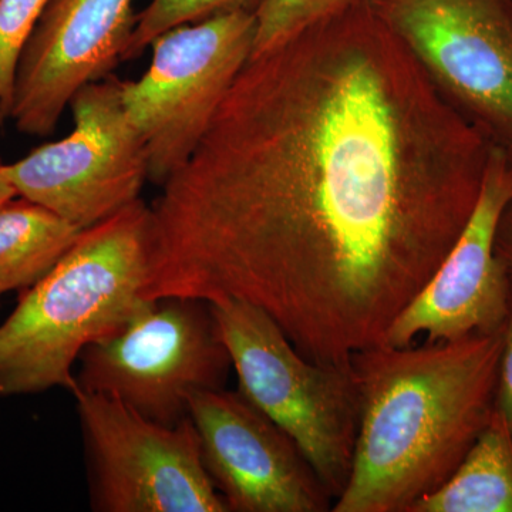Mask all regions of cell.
Returning <instances> with one entry per match:
<instances>
[{
	"label": "cell",
	"instance_id": "obj_9",
	"mask_svg": "<svg viewBox=\"0 0 512 512\" xmlns=\"http://www.w3.org/2000/svg\"><path fill=\"white\" fill-rule=\"evenodd\" d=\"M437 90L495 144L512 141V0H369Z\"/></svg>",
	"mask_w": 512,
	"mask_h": 512
},
{
	"label": "cell",
	"instance_id": "obj_21",
	"mask_svg": "<svg viewBox=\"0 0 512 512\" xmlns=\"http://www.w3.org/2000/svg\"><path fill=\"white\" fill-rule=\"evenodd\" d=\"M505 158H507V167L508 173H510L511 183H512V141L511 143L505 144Z\"/></svg>",
	"mask_w": 512,
	"mask_h": 512
},
{
	"label": "cell",
	"instance_id": "obj_15",
	"mask_svg": "<svg viewBox=\"0 0 512 512\" xmlns=\"http://www.w3.org/2000/svg\"><path fill=\"white\" fill-rule=\"evenodd\" d=\"M262 0H151L140 15L128 40L123 62L138 59L158 36L178 26L202 22L238 12H255Z\"/></svg>",
	"mask_w": 512,
	"mask_h": 512
},
{
	"label": "cell",
	"instance_id": "obj_16",
	"mask_svg": "<svg viewBox=\"0 0 512 512\" xmlns=\"http://www.w3.org/2000/svg\"><path fill=\"white\" fill-rule=\"evenodd\" d=\"M359 2L366 0H262L255 10L252 56L281 45L320 20Z\"/></svg>",
	"mask_w": 512,
	"mask_h": 512
},
{
	"label": "cell",
	"instance_id": "obj_18",
	"mask_svg": "<svg viewBox=\"0 0 512 512\" xmlns=\"http://www.w3.org/2000/svg\"><path fill=\"white\" fill-rule=\"evenodd\" d=\"M495 406H497V412L504 417L512 431V276L510 308H508V316L504 326L503 353H501Z\"/></svg>",
	"mask_w": 512,
	"mask_h": 512
},
{
	"label": "cell",
	"instance_id": "obj_12",
	"mask_svg": "<svg viewBox=\"0 0 512 512\" xmlns=\"http://www.w3.org/2000/svg\"><path fill=\"white\" fill-rule=\"evenodd\" d=\"M133 0H49L20 56L9 119L28 136L56 130L74 94L123 62Z\"/></svg>",
	"mask_w": 512,
	"mask_h": 512
},
{
	"label": "cell",
	"instance_id": "obj_19",
	"mask_svg": "<svg viewBox=\"0 0 512 512\" xmlns=\"http://www.w3.org/2000/svg\"><path fill=\"white\" fill-rule=\"evenodd\" d=\"M495 251L512 271V201L505 207L495 232Z\"/></svg>",
	"mask_w": 512,
	"mask_h": 512
},
{
	"label": "cell",
	"instance_id": "obj_10",
	"mask_svg": "<svg viewBox=\"0 0 512 512\" xmlns=\"http://www.w3.org/2000/svg\"><path fill=\"white\" fill-rule=\"evenodd\" d=\"M188 416L228 511L325 512L330 495L298 446L239 392L192 394Z\"/></svg>",
	"mask_w": 512,
	"mask_h": 512
},
{
	"label": "cell",
	"instance_id": "obj_7",
	"mask_svg": "<svg viewBox=\"0 0 512 512\" xmlns=\"http://www.w3.org/2000/svg\"><path fill=\"white\" fill-rule=\"evenodd\" d=\"M69 107L70 134L6 164V173L18 197L86 229L140 200L148 156L124 104L123 80L86 84Z\"/></svg>",
	"mask_w": 512,
	"mask_h": 512
},
{
	"label": "cell",
	"instance_id": "obj_6",
	"mask_svg": "<svg viewBox=\"0 0 512 512\" xmlns=\"http://www.w3.org/2000/svg\"><path fill=\"white\" fill-rule=\"evenodd\" d=\"M255 12L238 10L158 36L150 67L123 80V100L148 156V181L163 187L194 154L254 53Z\"/></svg>",
	"mask_w": 512,
	"mask_h": 512
},
{
	"label": "cell",
	"instance_id": "obj_8",
	"mask_svg": "<svg viewBox=\"0 0 512 512\" xmlns=\"http://www.w3.org/2000/svg\"><path fill=\"white\" fill-rule=\"evenodd\" d=\"M97 512H229L190 417L165 426L114 397L74 394Z\"/></svg>",
	"mask_w": 512,
	"mask_h": 512
},
{
	"label": "cell",
	"instance_id": "obj_13",
	"mask_svg": "<svg viewBox=\"0 0 512 512\" xmlns=\"http://www.w3.org/2000/svg\"><path fill=\"white\" fill-rule=\"evenodd\" d=\"M409 512H512V431L497 410L446 483Z\"/></svg>",
	"mask_w": 512,
	"mask_h": 512
},
{
	"label": "cell",
	"instance_id": "obj_17",
	"mask_svg": "<svg viewBox=\"0 0 512 512\" xmlns=\"http://www.w3.org/2000/svg\"><path fill=\"white\" fill-rule=\"evenodd\" d=\"M49 0H0V124L9 119L16 69Z\"/></svg>",
	"mask_w": 512,
	"mask_h": 512
},
{
	"label": "cell",
	"instance_id": "obj_2",
	"mask_svg": "<svg viewBox=\"0 0 512 512\" xmlns=\"http://www.w3.org/2000/svg\"><path fill=\"white\" fill-rule=\"evenodd\" d=\"M503 343L504 328L355 353L359 429L332 511L409 512L446 483L497 410Z\"/></svg>",
	"mask_w": 512,
	"mask_h": 512
},
{
	"label": "cell",
	"instance_id": "obj_3",
	"mask_svg": "<svg viewBox=\"0 0 512 512\" xmlns=\"http://www.w3.org/2000/svg\"><path fill=\"white\" fill-rule=\"evenodd\" d=\"M150 242L151 210L140 198L83 229L52 271L20 293L0 326V397L76 392L80 353L151 302Z\"/></svg>",
	"mask_w": 512,
	"mask_h": 512
},
{
	"label": "cell",
	"instance_id": "obj_4",
	"mask_svg": "<svg viewBox=\"0 0 512 512\" xmlns=\"http://www.w3.org/2000/svg\"><path fill=\"white\" fill-rule=\"evenodd\" d=\"M210 305L238 392L291 437L336 500L348 484L359 429V380L352 362L306 359L278 323L251 303L224 298Z\"/></svg>",
	"mask_w": 512,
	"mask_h": 512
},
{
	"label": "cell",
	"instance_id": "obj_5",
	"mask_svg": "<svg viewBox=\"0 0 512 512\" xmlns=\"http://www.w3.org/2000/svg\"><path fill=\"white\" fill-rule=\"evenodd\" d=\"M76 392L114 397L147 419H188L192 394L224 389L231 357L210 302L164 296L109 338L80 353Z\"/></svg>",
	"mask_w": 512,
	"mask_h": 512
},
{
	"label": "cell",
	"instance_id": "obj_1",
	"mask_svg": "<svg viewBox=\"0 0 512 512\" xmlns=\"http://www.w3.org/2000/svg\"><path fill=\"white\" fill-rule=\"evenodd\" d=\"M494 146L369 0L349 6L245 64L150 207L144 298L248 302L346 365L456 245Z\"/></svg>",
	"mask_w": 512,
	"mask_h": 512
},
{
	"label": "cell",
	"instance_id": "obj_14",
	"mask_svg": "<svg viewBox=\"0 0 512 512\" xmlns=\"http://www.w3.org/2000/svg\"><path fill=\"white\" fill-rule=\"evenodd\" d=\"M83 229L23 197L0 207V295L25 291L52 271Z\"/></svg>",
	"mask_w": 512,
	"mask_h": 512
},
{
	"label": "cell",
	"instance_id": "obj_11",
	"mask_svg": "<svg viewBox=\"0 0 512 512\" xmlns=\"http://www.w3.org/2000/svg\"><path fill=\"white\" fill-rule=\"evenodd\" d=\"M511 201L505 150L495 144L473 217L430 281L393 320L383 345L406 348L419 336L446 342L504 328L512 272L495 251V232Z\"/></svg>",
	"mask_w": 512,
	"mask_h": 512
},
{
	"label": "cell",
	"instance_id": "obj_20",
	"mask_svg": "<svg viewBox=\"0 0 512 512\" xmlns=\"http://www.w3.org/2000/svg\"><path fill=\"white\" fill-rule=\"evenodd\" d=\"M15 197H18V192L10 183L8 173H6V164L0 163V207H3L6 202L13 200Z\"/></svg>",
	"mask_w": 512,
	"mask_h": 512
}]
</instances>
